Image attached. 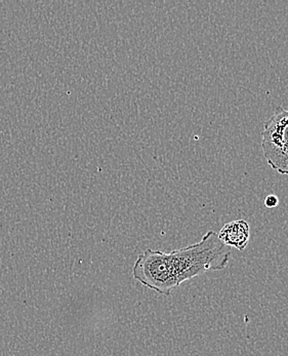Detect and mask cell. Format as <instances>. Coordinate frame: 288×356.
I'll return each instance as SVG.
<instances>
[{"label": "cell", "mask_w": 288, "mask_h": 356, "mask_svg": "<svg viewBox=\"0 0 288 356\" xmlns=\"http://www.w3.org/2000/svg\"><path fill=\"white\" fill-rule=\"evenodd\" d=\"M167 254V265L176 286L208 271H221L227 267L231 248L223 245L218 233L208 231L199 243Z\"/></svg>", "instance_id": "6da1fadb"}, {"label": "cell", "mask_w": 288, "mask_h": 356, "mask_svg": "<svg viewBox=\"0 0 288 356\" xmlns=\"http://www.w3.org/2000/svg\"><path fill=\"white\" fill-rule=\"evenodd\" d=\"M262 148L273 170L288 176V111L278 107L262 131Z\"/></svg>", "instance_id": "7a4b0ae2"}, {"label": "cell", "mask_w": 288, "mask_h": 356, "mask_svg": "<svg viewBox=\"0 0 288 356\" xmlns=\"http://www.w3.org/2000/svg\"><path fill=\"white\" fill-rule=\"evenodd\" d=\"M133 276L139 284L160 295L169 296L177 289L169 270L167 252L158 250L148 249L137 257Z\"/></svg>", "instance_id": "3957f363"}, {"label": "cell", "mask_w": 288, "mask_h": 356, "mask_svg": "<svg viewBox=\"0 0 288 356\" xmlns=\"http://www.w3.org/2000/svg\"><path fill=\"white\" fill-rule=\"evenodd\" d=\"M218 235L223 245L244 251L251 238V228L244 220H236L226 224Z\"/></svg>", "instance_id": "277c9868"}, {"label": "cell", "mask_w": 288, "mask_h": 356, "mask_svg": "<svg viewBox=\"0 0 288 356\" xmlns=\"http://www.w3.org/2000/svg\"><path fill=\"white\" fill-rule=\"evenodd\" d=\"M279 200L276 195H268L265 200V206L268 209H274L278 206Z\"/></svg>", "instance_id": "5b68a950"}]
</instances>
